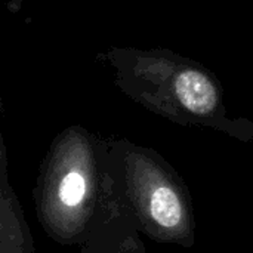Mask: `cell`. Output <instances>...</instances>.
<instances>
[{"instance_id":"5","label":"cell","mask_w":253,"mask_h":253,"mask_svg":"<svg viewBox=\"0 0 253 253\" xmlns=\"http://www.w3.org/2000/svg\"><path fill=\"white\" fill-rule=\"evenodd\" d=\"M0 253H36L25 213L9 181L7 156L0 135Z\"/></svg>"},{"instance_id":"1","label":"cell","mask_w":253,"mask_h":253,"mask_svg":"<svg viewBox=\"0 0 253 253\" xmlns=\"http://www.w3.org/2000/svg\"><path fill=\"white\" fill-rule=\"evenodd\" d=\"M129 98L176 125L253 139V122L227 113L219 79L203 64L166 47H111L99 55Z\"/></svg>"},{"instance_id":"7","label":"cell","mask_w":253,"mask_h":253,"mask_svg":"<svg viewBox=\"0 0 253 253\" xmlns=\"http://www.w3.org/2000/svg\"><path fill=\"white\" fill-rule=\"evenodd\" d=\"M0 113H1V107H0ZM0 135H1V133H0Z\"/></svg>"},{"instance_id":"4","label":"cell","mask_w":253,"mask_h":253,"mask_svg":"<svg viewBox=\"0 0 253 253\" xmlns=\"http://www.w3.org/2000/svg\"><path fill=\"white\" fill-rule=\"evenodd\" d=\"M79 253H147L135 216L126 205L110 168L108 154L101 209Z\"/></svg>"},{"instance_id":"3","label":"cell","mask_w":253,"mask_h":253,"mask_svg":"<svg viewBox=\"0 0 253 253\" xmlns=\"http://www.w3.org/2000/svg\"><path fill=\"white\" fill-rule=\"evenodd\" d=\"M108 163L141 234L156 243L194 246L190 190L162 154L125 138H108Z\"/></svg>"},{"instance_id":"2","label":"cell","mask_w":253,"mask_h":253,"mask_svg":"<svg viewBox=\"0 0 253 253\" xmlns=\"http://www.w3.org/2000/svg\"><path fill=\"white\" fill-rule=\"evenodd\" d=\"M107 154L108 138L80 125L53 138L39 169L33 202L43 233L56 245L86 243L102 203Z\"/></svg>"},{"instance_id":"6","label":"cell","mask_w":253,"mask_h":253,"mask_svg":"<svg viewBox=\"0 0 253 253\" xmlns=\"http://www.w3.org/2000/svg\"><path fill=\"white\" fill-rule=\"evenodd\" d=\"M22 1H25V0H9V7L12 10H16L22 4Z\"/></svg>"}]
</instances>
